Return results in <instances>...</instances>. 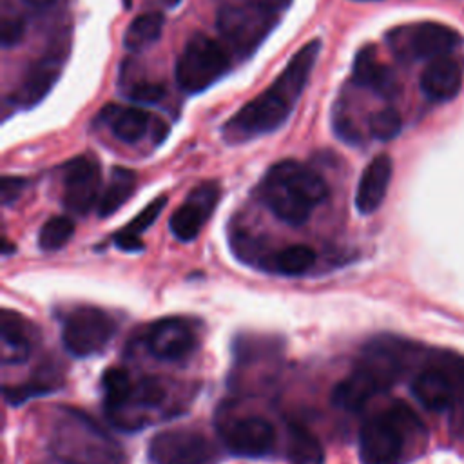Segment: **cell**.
<instances>
[{
    "mask_svg": "<svg viewBox=\"0 0 464 464\" xmlns=\"http://www.w3.org/2000/svg\"><path fill=\"white\" fill-rule=\"evenodd\" d=\"M321 51V40L304 44L286 63L276 82L252 102L245 103L223 127L228 141H245L279 129L290 116L301 98L315 60Z\"/></svg>",
    "mask_w": 464,
    "mask_h": 464,
    "instance_id": "cell-1",
    "label": "cell"
},
{
    "mask_svg": "<svg viewBox=\"0 0 464 464\" xmlns=\"http://www.w3.org/2000/svg\"><path fill=\"white\" fill-rule=\"evenodd\" d=\"M328 196L326 181L310 167L283 160L272 165L261 181L265 205L292 227L304 225L312 210Z\"/></svg>",
    "mask_w": 464,
    "mask_h": 464,
    "instance_id": "cell-2",
    "label": "cell"
},
{
    "mask_svg": "<svg viewBox=\"0 0 464 464\" xmlns=\"http://www.w3.org/2000/svg\"><path fill=\"white\" fill-rule=\"evenodd\" d=\"M422 422L404 402H393L388 410L370 417L359 433V455L362 464H404L408 448Z\"/></svg>",
    "mask_w": 464,
    "mask_h": 464,
    "instance_id": "cell-3",
    "label": "cell"
},
{
    "mask_svg": "<svg viewBox=\"0 0 464 464\" xmlns=\"http://www.w3.org/2000/svg\"><path fill=\"white\" fill-rule=\"evenodd\" d=\"M53 448L71 464H125L120 446L89 417L71 410L54 426Z\"/></svg>",
    "mask_w": 464,
    "mask_h": 464,
    "instance_id": "cell-4",
    "label": "cell"
},
{
    "mask_svg": "<svg viewBox=\"0 0 464 464\" xmlns=\"http://www.w3.org/2000/svg\"><path fill=\"white\" fill-rule=\"evenodd\" d=\"M228 69L230 58L223 45L203 33H196L179 53L174 72L185 92L198 94L216 83Z\"/></svg>",
    "mask_w": 464,
    "mask_h": 464,
    "instance_id": "cell-5",
    "label": "cell"
},
{
    "mask_svg": "<svg viewBox=\"0 0 464 464\" xmlns=\"http://www.w3.org/2000/svg\"><path fill=\"white\" fill-rule=\"evenodd\" d=\"M219 448L201 431L174 428L156 433L147 448V464H219Z\"/></svg>",
    "mask_w": 464,
    "mask_h": 464,
    "instance_id": "cell-6",
    "label": "cell"
},
{
    "mask_svg": "<svg viewBox=\"0 0 464 464\" xmlns=\"http://www.w3.org/2000/svg\"><path fill=\"white\" fill-rule=\"evenodd\" d=\"M116 334V321L96 306H76L69 312L62 328L65 350L74 357L102 353Z\"/></svg>",
    "mask_w": 464,
    "mask_h": 464,
    "instance_id": "cell-7",
    "label": "cell"
},
{
    "mask_svg": "<svg viewBox=\"0 0 464 464\" xmlns=\"http://www.w3.org/2000/svg\"><path fill=\"white\" fill-rule=\"evenodd\" d=\"M462 44V36L450 25L420 22L399 27L390 34V47L402 60H433L451 54Z\"/></svg>",
    "mask_w": 464,
    "mask_h": 464,
    "instance_id": "cell-8",
    "label": "cell"
},
{
    "mask_svg": "<svg viewBox=\"0 0 464 464\" xmlns=\"http://www.w3.org/2000/svg\"><path fill=\"white\" fill-rule=\"evenodd\" d=\"M274 11L265 4L227 5L218 14V27L228 44L241 54H250L272 31Z\"/></svg>",
    "mask_w": 464,
    "mask_h": 464,
    "instance_id": "cell-9",
    "label": "cell"
},
{
    "mask_svg": "<svg viewBox=\"0 0 464 464\" xmlns=\"http://www.w3.org/2000/svg\"><path fill=\"white\" fill-rule=\"evenodd\" d=\"M102 185L100 163L92 154L72 158L63 167V207L78 216H85L98 201Z\"/></svg>",
    "mask_w": 464,
    "mask_h": 464,
    "instance_id": "cell-10",
    "label": "cell"
},
{
    "mask_svg": "<svg viewBox=\"0 0 464 464\" xmlns=\"http://www.w3.org/2000/svg\"><path fill=\"white\" fill-rule=\"evenodd\" d=\"M145 346L161 361H179L198 348V334L185 317H161L147 328Z\"/></svg>",
    "mask_w": 464,
    "mask_h": 464,
    "instance_id": "cell-11",
    "label": "cell"
},
{
    "mask_svg": "<svg viewBox=\"0 0 464 464\" xmlns=\"http://www.w3.org/2000/svg\"><path fill=\"white\" fill-rule=\"evenodd\" d=\"M221 439L234 455L261 459L272 453L276 444V430L265 417L250 415L227 422L221 428Z\"/></svg>",
    "mask_w": 464,
    "mask_h": 464,
    "instance_id": "cell-12",
    "label": "cell"
},
{
    "mask_svg": "<svg viewBox=\"0 0 464 464\" xmlns=\"http://www.w3.org/2000/svg\"><path fill=\"white\" fill-rule=\"evenodd\" d=\"M218 201H219L218 183L203 181L196 185L169 219V227L172 234L179 241H192L199 234L207 219L212 216Z\"/></svg>",
    "mask_w": 464,
    "mask_h": 464,
    "instance_id": "cell-13",
    "label": "cell"
},
{
    "mask_svg": "<svg viewBox=\"0 0 464 464\" xmlns=\"http://www.w3.org/2000/svg\"><path fill=\"white\" fill-rule=\"evenodd\" d=\"M67 51H51L40 60H36L27 72L24 74L18 89L13 92V103H16L22 109L33 107L38 103L54 85V82L60 78L62 65L65 62Z\"/></svg>",
    "mask_w": 464,
    "mask_h": 464,
    "instance_id": "cell-14",
    "label": "cell"
},
{
    "mask_svg": "<svg viewBox=\"0 0 464 464\" xmlns=\"http://www.w3.org/2000/svg\"><path fill=\"white\" fill-rule=\"evenodd\" d=\"M464 82V60L462 56L444 54L428 62L420 74L422 92L437 102H448L460 92Z\"/></svg>",
    "mask_w": 464,
    "mask_h": 464,
    "instance_id": "cell-15",
    "label": "cell"
},
{
    "mask_svg": "<svg viewBox=\"0 0 464 464\" xmlns=\"http://www.w3.org/2000/svg\"><path fill=\"white\" fill-rule=\"evenodd\" d=\"M0 337L4 364H18L27 361L40 339V334L38 328L22 314L4 310L0 315Z\"/></svg>",
    "mask_w": 464,
    "mask_h": 464,
    "instance_id": "cell-16",
    "label": "cell"
},
{
    "mask_svg": "<svg viewBox=\"0 0 464 464\" xmlns=\"http://www.w3.org/2000/svg\"><path fill=\"white\" fill-rule=\"evenodd\" d=\"M392 172L393 163L388 154H377L366 165L355 190V207L361 214H372L381 207L390 187Z\"/></svg>",
    "mask_w": 464,
    "mask_h": 464,
    "instance_id": "cell-17",
    "label": "cell"
},
{
    "mask_svg": "<svg viewBox=\"0 0 464 464\" xmlns=\"http://www.w3.org/2000/svg\"><path fill=\"white\" fill-rule=\"evenodd\" d=\"M411 393L424 408L442 411L455 399V381L442 366L428 368L419 372L411 381Z\"/></svg>",
    "mask_w": 464,
    "mask_h": 464,
    "instance_id": "cell-18",
    "label": "cell"
},
{
    "mask_svg": "<svg viewBox=\"0 0 464 464\" xmlns=\"http://www.w3.org/2000/svg\"><path fill=\"white\" fill-rule=\"evenodd\" d=\"M100 120L112 130V134L125 141L134 143L145 136L152 121L150 114L136 105L109 103L100 111Z\"/></svg>",
    "mask_w": 464,
    "mask_h": 464,
    "instance_id": "cell-19",
    "label": "cell"
},
{
    "mask_svg": "<svg viewBox=\"0 0 464 464\" xmlns=\"http://www.w3.org/2000/svg\"><path fill=\"white\" fill-rule=\"evenodd\" d=\"M352 78L357 85L372 89L381 96H393L397 92V82L392 71L377 60L373 45H364L355 54Z\"/></svg>",
    "mask_w": 464,
    "mask_h": 464,
    "instance_id": "cell-20",
    "label": "cell"
},
{
    "mask_svg": "<svg viewBox=\"0 0 464 464\" xmlns=\"http://www.w3.org/2000/svg\"><path fill=\"white\" fill-rule=\"evenodd\" d=\"M377 393H381L379 384L364 370L355 366L348 377L335 384L332 392V402L341 410L359 411Z\"/></svg>",
    "mask_w": 464,
    "mask_h": 464,
    "instance_id": "cell-21",
    "label": "cell"
},
{
    "mask_svg": "<svg viewBox=\"0 0 464 464\" xmlns=\"http://www.w3.org/2000/svg\"><path fill=\"white\" fill-rule=\"evenodd\" d=\"M136 172L127 167H114L111 170V178L107 187L102 192L98 201V214L100 218H107L114 214L118 208L125 205V201L134 194L136 188Z\"/></svg>",
    "mask_w": 464,
    "mask_h": 464,
    "instance_id": "cell-22",
    "label": "cell"
},
{
    "mask_svg": "<svg viewBox=\"0 0 464 464\" xmlns=\"http://www.w3.org/2000/svg\"><path fill=\"white\" fill-rule=\"evenodd\" d=\"M167 205V198L160 196L156 199H152L145 208H141L116 236H114V243L118 248L125 250V252H136L143 248V243L140 241V234L145 232L161 214V210Z\"/></svg>",
    "mask_w": 464,
    "mask_h": 464,
    "instance_id": "cell-23",
    "label": "cell"
},
{
    "mask_svg": "<svg viewBox=\"0 0 464 464\" xmlns=\"http://www.w3.org/2000/svg\"><path fill=\"white\" fill-rule=\"evenodd\" d=\"M288 462L290 464H324V448L321 440L308 428L299 424L290 426Z\"/></svg>",
    "mask_w": 464,
    "mask_h": 464,
    "instance_id": "cell-24",
    "label": "cell"
},
{
    "mask_svg": "<svg viewBox=\"0 0 464 464\" xmlns=\"http://www.w3.org/2000/svg\"><path fill=\"white\" fill-rule=\"evenodd\" d=\"M163 14L161 13H143L138 14L127 27L123 34V45L125 49L132 53H140L147 47H150L160 36L163 29Z\"/></svg>",
    "mask_w": 464,
    "mask_h": 464,
    "instance_id": "cell-25",
    "label": "cell"
},
{
    "mask_svg": "<svg viewBox=\"0 0 464 464\" xmlns=\"http://www.w3.org/2000/svg\"><path fill=\"white\" fill-rule=\"evenodd\" d=\"M315 250L308 245H290L281 248L270 259L265 261V266L283 274V276H303L315 263Z\"/></svg>",
    "mask_w": 464,
    "mask_h": 464,
    "instance_id": "cell-26",
    "label": "cell"
},
{
    "mask_svg": "<svg viewBox=\"0 0 464 464\" xmlns=\"http://www.w3.org/2000/svg\"><path fill=\"white\" fill-rule=\"evenodd\" d=\"M102 384H103L105 410H107V415H111L127 402L134 382L123 368H107V372L102 377Z\"/></svg>",
    "mask_w": 464,
    "mask_h": 464,
    "instance_id": "cell-27",
    "label": "cell"
},
{
    "mask_svg": "<svg viewBox=\"0 0 464 464\" xmlns=\"http://www.w3.org/2000/svg\"><path fill=\"white\" fill-rule=\"evenodd\" d=\"M74 234V221L67 216H53L38 232V246L44 252H54L69 243Z\"/></svg>",
    "mask_w": 464,
    "mask_h": 464,
    "instance_id": "cell-28",
    "label": "cell"
},
{
    "mask_svg": "<svg viewBox=\"0 0 464 464\" xmlns=\"http://www.w3.org/2000/svg\"><path fill=\"white\" fill-rule=\"evenodd\" d=\"M368 129L375 140L390 141L395 136H399V132L402 129L401 114L393 107H384L370 116Z\"/></svg>",
    "mask_w": 464,
    "mask_h": 464,
    "instance_id": "cell-29",
    "label": "cell"
},
{
    "mask_svg": "<svg viewBox=\"0 0 464 464\" xmlns=\"http://www.w3.org/2000/svg\"><path fill=\"white\" fill-rule=\"evenodd\" d=\"M58 384V379L54 377H49L47 373L42 375V377H34L24 384H18V386H13V388H5L4 390V395L5 399L11 402V404H20L24 401H27L29 397L33 395H40V393H49L53 392Z\"/></svg>",
    "mask_w": 464,
    "mask_h": 464,
    "instance_id": "cell-30",
    "label": "cell"
},
{
    "mask_svg": "<svg viewBox=\"0 0 464 464\" xmlns=\"http://www.w3.org/2000/svg\"><path fill=\"white\" fill-rule=\"evenodd\" d=\"M167 94V89L160 82H150V80H140L129 85L127 98L132 100L134 103H156Z\"/></svg>",
    "mask_w": 464,
    "mask_h": 464,
    "instance_id": "cell-31",
    "label": "cell"
},
{
    "mask_svg": "<svg viewBox=\"0 0 464 464\" xmlns=\"http://www.w3.org/2000/svg\"><path fill=\"white\" fill-rule=\"evenodd\" d=\"M25 31V24L20 16L16 14H4L2 18V34H0V42L4 47H13L16 45Z\"/></svg>",
    "mask_w": 464,
    "mask_h": 464,
    "instance_id": "cell-32",
    "label": "cell"
},
{
    "mask_svg": "<svg viewBox=\"0 0 464 464\" xmlns=\"http://www.w3.org/2000/svg\"><path fill=\"white\" fill-rule=\"evenodd\" d=\"M25 188V179L24 178H16V176H4L2 178V185H0V192H2V205H11L14 203L20 194Z\"/></svg>",
    "mask_w": 464,
    "mask_h": 464,
    "instance_id": "cell-33",
    "label": "cell"
},
{
    "mask_svg": "<svg viewBox=\"0 0 464 464\" xmlns=\"http://www.w3.org/2000/svg\"><path fill=\"white\" fill-rule=\"evenodd\" d=\"M24 2H27V4H31V5H38V7H42V5L51 4L53 0H24Z\"/></svg>",
    "mask_w": 464,
    "mask_h": 464,
    "instance_id": "cell-34",
    "label": "cell"
},
{
    "mask_svg": "<svg viewBox=\"0 0 464 464\" xmlns=\"http://www.w3.org/2000/svg\"><path fill=\"white\" fill-rule=\"evenodd\" d=\"M163 2H165L169 7H176V5H178L181 0H163Z\"/></svg>",
    "mask_w": 464,
    "mask_h": 464,
    "instance_id": "cell-35",
    "label": "cell"
},
{
    "mask_svg": "<svg viewBox=\"0 0 464 464\" xmlns=\"http://www.w3.org/2000/svg\"><path fill=\"white\" fill-rule=\"evenodd\" d=\"M130 5H132V0H123V7H125V9H129Z\"/></svg>",
    "mask_w": 464,
    "mask_h": 464,
    "instance_id": "cell-36",
    "label": "cell"
},
{
    "mask_svg": "<svg viewBox=\"0 0 464 464\" xmlns=\"http://www.w3.org/2000/svg\"><path fill=\"white\" fill-rule=\"evenodd\" d=\"M63 462V460H62ZM63 464H71V462H63Z\"/></svg>",
    "mask_w": 464,
    "mask_h": 464,
    "instance_id": "cell-37",
    "label": "cell"
}]
</instances>
